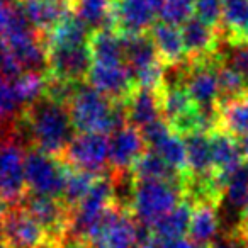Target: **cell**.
Wrapping results in <instances>:
<instances>
[{
  "mask_svg": "<svg viewBox=\"0 0 248 248\" xmlns=\"http://www.w3.org/2000/svg\"><path fill=\"white\" fill-rule=\"evenodd\" d=\"M16 131L28 146L60 158L73 140L75 128L66 102L45 93L39 100L26 107L16 124Z\"/></svg>",
  "mask_w": 248,
  "mask_h": 248,
  "instance_id": "obj_1",
  "label": "cell"
},
{
  "mask_svg": "<svg viewBox=\"0 0 248 248\" xmlns=\"http://www.w3.org/2000/svg\"><path fill=\"white\" fill-rule=\"evenodd\" d=\"M73 128L78 133L117 131L126 126V110L123 102H116L93 89L90 83H77L66 100Z\"/></svg>",
  "mask_w": 248,
  "mask_h": 248,
  "instance_id": "obj_2",
  "label": "cell"
},
{
  "mask_svg": "<svg viewBox=\"0 0 248 248\" xmlns=\"http://www.w3.org/2000/svg\"><path fill=\"white\" fill-rule=\"evenodd\" d=\"M184 199V186L180 182L133 180L128 207L141 226H150L179 206Z\"/></svg>",
  "mask_w": 248,
  "mask_h": 248,
  "instance_id": "obj_3",
  "label": "cell"
},
{
  "mask_svg": "<svg viewBox=\"0 0 248 248\" xmlns=\"http://www.w3.org/2000/svg\"><path fill=\"white\" fill-rule=\"evenodd\" d=\"M29 146L16 128L0 133V197L9 206H19L28 194L26 152Z\"/></svg>",
  "mask_w": 248,
  "mask_h": 248,
  "instance_id": "obj_4",
  "label": "cell"
},
{
  "mask_svg": "<svg viewBox=\"0 0 248 248\" xmlns=\"http://www.w3.org/2000/svg\"><path fill=\"white\" fill-rule=\"evenodd\" d=\"M83 241L90 248H135L140 243V224L128 206L116 202L90 228Z\"/></svg>",
  "mask_w": 248,
  "mask_h": 248,
  "instance_id": "obj_5",
  "label": "cell"
},
{
  "mask_svg": "<svg viewBox=\"0 0 248 248\" xmlns=\"http://www.w3.org/2000/svg\"><path fill=\"white\" fill-rule=\"evenodd\" d=\"M66 169L60 158L29 146L26 152V184L28 192L53 196L62 199Z\"/></svg>",
  "mask_w": 248,
  "mask_h": 248,
  "instance_id": "obj_6",
  "label": "cell"
},
{
  "mask_svg": "<svg viewBox=\"0 0 248 248\" xmlns=\"http://www.w3.org/2000/svg\"><path fill=\"white\" fill-rule=\"evenodd\" d=\"M70 169L97 175L109 172V140L104 133H78L60 156Z\"/></svg>",
  "mask_w": 248,
  "mask_h": 248,
  "instance_id": "obj_7",
  "label": "cell"
},
{
  "mask_svg": "<svg viewBox=\"0 0 248 248\" xmlns=\"http://www.w3.org/2000/svg\"><path fill=\"white\" fill-rule=\"evenodd\" d=\"M2 238L9 248H56L49 233L22 206H11L2 217Z\"/></svg>",
  "mask_w": 248,
  "mask_h": 248,
  "instance_id": "obj_8",
  "label": "cell"
},
{
  "mask_svg": "<svg viewBox=\"0 0 248 248\" xmlns=\"http://www.w3.org/2000/svg\"><path fill=\"white\" fill-rule=\"evenodd\" d=\"M19 206L24 207L48 231L56 245H60L70 236L72 209H68L60 197L28 192Z\"/></svg>",
  "mask_w": 248,
  "mask_h": 248,
  "instance_id": "obj_9",
  "label": "cell"
},
{
  "mask_svg": "<svg viewBox=\"0 0 248 248\" xmlns=\"http://www.w3.org/2000/svg\"><path fill=\"white\" fill-rule=\"evenodd\" d=\"M89 45L82 46H49L48 75L65 83H82L92 68Z\"/></svg>",
  "mask_w": 248,
  "mask_h": 248,
  "instance_id": "obj_10",
  "label": "cell"
},
{
  "mask_svg": "<svg viewBox=\"0 0 248 248\" xmlns=\"http://www.w3.org/2000/svg\"><path fill=\"white\" fill-rule=\"evenodd\" d=\"M163 0H112V29L119 34H145L155 24Z\"/></svg>",
  "mask_w": 248,
  "mask_h": 248,
  "instance_id": "obj_11",
  "label": "cell"
},
{
  "mask_svg": "<svg viewBox=\"0 0 248 248\" xmlns=\"http://www.w3.org/2000/svg\"><path fill=\"white\" fill-rule=\"evenodd\" d=\"M148 150L141 131L131 124L112 133L109 140V172L116 175L131 173L136 160Z\"/></svg>",
  "mask_w": 248,
  "mask_h": 248,
  "instance_id": "obj_12",
  "label": "cell"
},
{
  "mask_svg": "<svg viewBox=\"0 0 248 248\" xmlns=\"http://www.w3.org/2000/svg\"><path fill=\"white\" fill-rule=\"evenodd\" d=\"M87 82L116 102L126 100L129 93L136 89L133 73L126 65H95L93 63Z\"/></svg>",
  "mask_w": 248,
  "mask_h": 248,
  "instance_id": "obj_13",
  "label": "cell"
},
{
  "mask_svg": "<svg viewBox=\"0 0 248 248\" xmlns=\"http://www.w3.org/2000/svg\"><path fill=\"white\" fill-rule=\"evenodd\" d=\"M186 46L187 62H199L217 55L221 48V32L207 26L199 17H190L180 26Z\"/></svg>",
  "mask_w": 248,
  "mask_h": 248,
  "instance_id": "obj_14",
  "label": "cell"
},
{
  "mask_svg": "<svg viewBox=\"0 0 248 248\" xmlns=\"http://www.w3.org/2000/svg\"><path fill=\"white\" fill-rule=\"evenodd\" d=\"M211 138V152H213V169H214V179L224 190L226 180L240 169V165L245 162V156L241 153L240 143L236 138L230 136L224 131L209 133Z\"/></svg>",
  "mask_w": 248,
  "mask_h": 248,
  "instance_id": "obj_15",
  "label": "cell"
},
{
  "mask_svg": "<svg viewBox=\"0 0 248 248\" xmlns=\"http://www.w3.org/2000/svg\"><path fill=\"white\" fill-rule=\"evenodd\" d=\"M128 124L143 129L162 117V97L160 89L136 87L126 100H123Z\"/></svg>",
  "mask_w": 248,
  "mask_h": 248,
  "instance_id": "obj_16",
  "label": "cell"
},
{
  "mask_svg": "<svg viewBox=\"0 0 248 248\" xmlns=\"http://www.w3.org/2000/svg\"><path fill=\"white\" fill-rule=\"evenodd\" d=\"M148 34L153 39L156 53L165 66H177L187 62L182 31L179 26H172L160 21L153 24Z\"/></svg>",
  "mask_w": 248,
  "mask_h": 248,
  "instance_id": "obj_17",
  "label": "cell"
},
{
  "mask_svg": "<svg viewBox=\"0 0 248 248\" xmlns=\"http://www.w3.org/2000/svg\"><path fill=\"white\" fill-rule=\"evenodd\" d=\"M190 217H192V204L184 199L170 213H167L165 216L156 219L150 226H145L146 240L152 238V240L156 241H173L184 238L186 233H189Z\"/></svg>",
  "mask_w": 248,
  "mask_h": 248,
  "instance_id": "obj_18",
  "label": "cell"
},
{
  "mask_svg": "<svg viewBox=\"0 0 248 248\" xmlns=\"http://www.w3.org/2000/svg\"><path fill=\"white\" fill-rule=\"evenodd\" d=\"M89 49L95 65H126L124 39L119 32L110 28L92 31Z\"/></svg>",
  "mask_w": 248,
  "mask_h": 248,
  "instance_id": "obj_19",
  "label": "cell"
},
{
  "mask_svg": "<svg viewBox=\"0 0 248 248\" xmlns=\"http://www.w3.org/2000/svg\"><path fill=\"white\" fill-rule=\"evenodd\" d=\"M187 148V163H189V179L207 180L214 177L213 152H211L209 133H190L182 136Z\"/></svg>",
  "mask_w": 248,
  "mask_h": 248,
  "instance_id": "obj_20",
  "label": "cell"
},
{
  "mask_svg": "<svg viewBox=\"0 0 248 248\" xmlns=\"http://www.w3.org/2000/svg\"><path fill=\"white\" fill-rule=\"evenodd\" d=\"M14 2L26 16L29 24L45 34L66 12L72 11L68 4L56 0H14Z\"/></svg>",
  "mask_w": 248,
  "mask_h": 248,
  "instance_id": "obj_21",
  "label": "cell"
},
{
  "mask_svg": "<svg viewBox=\"0 0 248 248\" xmlns=\"http://www.w3.org/2000/svg\"><path fill=\"white\" fill-rule=\"evenodd\" d=\"M217 207L219 206L213 202H197L192 206L189 238L194 243L209 248L216 241L217 231H219Z\"/></svg>",
  "mask_w": 248,
  "mask_h": 248,
  "instance_id": "obj_22",
  "label": "cell"
},
{
  "mask_svg": "<svg viewBox=\"0 0 248 248\" xmlns=\"http://www.w3.org/2000/svg\"><path fill=\"white\" fill-rule=\"evenodd\" d=\"M92 31L73 11L66 12L48 32L46 43L49 46H82L89 45Z\"/></svg>",
  "mask_w": 248,
  "mask_h": 248,
  "instance_id": "obj_23",
  "label": "cell"
},
{
  "mask_svg": "<svg viewBox=\"0 0 248 248\" xmlns=\"http://www.w3.org/2000/svg\"><path fill=\"white\" fill-rule=\"evenodd\" d=\"M217 129L238 140L248 135V92L221 104L217 110Z\"/></svg>",
  "mask_w": 248,
  "mask_h": 248,
  "instance_id": "obj_24",
  "label": "cell"
},
{
  "mask_svg": "<svg viewBox=\"0 0 248 248\" xmlns=\"http://www.w3.org/2000/svg\"><path fill=\"white\" fill-rule=\"evenodd\" d=\"M219 31L226 43H248V0H224Z\"/></svg>",
  "mask_w": 248,
  "mask_h": 248,
  "instance_id": "obj_25",
  "label": "cell"
},
{
  "mask_svg": "<svg viewBox=\"0 0 248 248\" xmlns=\"http://www.w3.org/2000/svg\"><path fill=\"white\" fill-rule=\"evenodd\" d=\"M155 153H158L163 158V162L173 169L177 173L187 179L189 175V163H187V148L186 141L180 135H177L173 129L162 136L158 141H155L152 146H148Z\"/></svg>",
  "mask_w": 248,
  "mask_h": 248,
  "instance_id": "obj_26",
  "label": "cell"
},
{
  "mask_svg": "<svg viewBox=\"0 0 248 248\" xmlns=\"http://www.w3.org/2000/svg\"><path fill=\"white\" fill-rule=\"evenodd\" d=\"M131 177L133 180H172V182H180L182 186L186 180L180 173L170 169L158 153L150 148L136 160L131 169Z\"/></svg>",
  "mask_w": 248,
  "mask_h": 248,
  "instance_id": "obj_27",
  "label": "cell"
},
{
  "mask_svg": "<svg viewBox=\"0 0 248 248\" xmlns=\"http://www.w3.org/2000/svg\"><path fill=\"white\" fill-rule=\"evenodd\" d=\"M72 11L89 26L90 31L112 29V0H73Z\"/></svg>",
  "mask_w": 248,
  "mask_h": 248,
  "instance_id": "obj_28",
  "label": "cell"
},
{
  "mask_svg": "<svg viewBox=\"0 0 248 248\" xmlns=\"http://www.w3.org/2000/svg\"><path fill=\"white\" fill-rule=\"evenodd\" d=\"M97 173L85 172V170H77V169H66V179H65V189L62 194V201L66 204L68 209H75L83 197L90 192L92 186L97 180Z\"/></svg>",
  "mask_w": 248,
  "mask_h": 248,
  "instance_id": "obj_29",
  "label": "cell"
},
{
  "mask_svg": "<svg viewBox=\"0 0 248 248\" xmlns=\"http://www.w3.org/2000/svg\"><path fill=\"white\" fill-rule=\"evenodd\" d=\"M12 82H14V89L17 92L19 100L26 109L46 93L48 72H24L19 77H16Z\"/></svg>",
  "mask_w": 248,
  "mask_h": 248,
  "instance_id": "obj_30",
  "label": "cell"
},
{
  "mask_svg": "<svg viewBox=\"0 0 248 248\" xmlns=\"http://www.w3.org/2000/svg\"><path fill=\"white\" fill-rule=\"evenodd\" d=\"M223 199L230 204L231 209L243 211L248 206V160H245L240 169L226 180Z\"/></svg>",
  "mask_w": 248,
  "mask_h": 248,
  "instance_id": "obj_31",
  "label": "cell"
},
{
  "mask_svg": "<svg viewBox=\"0 0 248 248\" xmlns=\"http://www.w3.org/2000/svg\"><path fill=\"white\" fill-rule=\"evenodd\" d=\"M217 83H219L221 104L226 100L236 99L248 92V82L231 66L223 63V60L217 65Z\"/></svg>",
  "mask_w": 248,
  "mask_h": 248,
  "instance_id": "obj_32",
  "label": "cell"
},
{
  "mask_svg": "<svg viewBox=\"0 0 248 248\" xmlns=\"http://www.w3.org/2000/svg\"><path fill=\"white\" fill-rule=\"evenodd\" d=\"M194 4L190 0H163L160 5L158 17L162 22L172 26H182L192 17Z\"/></svg>",
  "mask_w": 248,
  "mask_h": 248,
  "instance_id": "obj_33",
  "label": "cell"
},
{
  "mask_svg": "<svg viewBox=\"0 0 248 248\" xmlns=\"http://www.w3.org/2000/svg\"><path fill=\"white\" fill-rule=\"evenodd\" d=\"M219 56L248 82V43H226L219 48Z\"/></svg>",
  "mask_w": 248,
  "mask_h": 248,
  "instance_id": "obj_34",
  "label": "cell"
},
{
  "mask_svg": "<svg viewBox=\"0 0 248 248\" xmlns=\"http://www.w3.org/2000/svg\"><path fill=\"white\" fill-rule=\"evenodd\" d=\"M223 7H224V0H196L194 2L196 17H199L202 22H206L207 26L217 29V31L221 29Z\"/></svg>",
  "mask_w": 248,
  "mask_h": 248,
  "instance_id": "obj_35",
  "label": "cell"
},
{
  "mask_svg": "<svg viewBox=\"0 0 248 248\" xmlns=\"http://www.w3.org/2000/svg\"><path fill=\"white\" fill-rule=\"evenodd\" d=\"M211 248H245V247L241 245L240 238H238L233 231H230V233L224 234L223 238L214 241V243L211 245Z\"/></svg>",
  "mask_w": 248,
  "mask_h": 248,
  "instance_id": "obj_36",
  "label": "cell"
},
{
  "mask_svg": "<svg viewBox=\"0 0 248 248\" xmlns=\"http://www.w3.org/2000/svg\"><path fill=\"white\" fill-rule=\"evenodd\" d=\"M56 248H90V247H89V243H87V241L78 240V238L68 236L65 241H62V243H60Z\"/></svg>",
  "mask_w": 248,
  "mask_h": 248,
  "instance_id": "obj_37",
  "label": "cell"
},
{
  "mask_svg": "<svg viewBox=\"0 0 248 248\" xmlns=\"http://www.w3.org/2000/svg\"><path fill=\"white\" fill-rule=\"evenodd\" d=\"M240 148H241V153H243L245 160H248V135L243 136V138H240Z\"/></svg>",
  "mask_w": 248,
  "mask_h": 248,
  "instance_id": "obj_38",
  "label": "cell"
},
{
  "mask_svg": "<svg viewBox=\"0 0 248 248\" xmlns=\"http://www.w3.org/2000/svg\"><path fill=\"white\" fill-rule=\"evenodd\" d=\"M240 223L248 224V206L245 207L243 211H241V214H240Z\"/></svg>",
  "mask_w": 248,
  "mask_h": 248,
  "instance_id": "obj_39",
  "label": "cell"
},
{
  "mask_svg": "<svg viewBox=\"0 0 248 248\" xmlns=\"http://www.w3.org/2000/svg\"><path fill=\"white\" fill-rule=\"evenodd\" d=\"M0 248H9V247H7V243H5L4 238H2V236H0Z\"/></svg>",
  "mask_w": 248,
  "mask_h": 248,
  "instance_id": "obj_40",
  "label": "cell"
},
{
  "mask_svg": "<svg viewBox=\"0 0 248 248\" xmlns=\"http://www.w3.org/2000/svg\"><path fill=\"white\" fill-rule=\"evenodd\" d=\"M56 2H65V4L70 5V9H72V5H73V0H56Z\"/></svg>",
  "mask_w": 248,
  "mask_h": 248,
  "instance_id": "obj_41",
  "label": "cell"
},
{
  "mask_svg": "<svg viewBox=\"0 0 248 248\" xmlns=\"http://www.w3.org/2000/svg\"><path fill=\"white\" fill-rule=\"evenodd\" d=\"M190 2H192V4H194V2H196V0H190Z\"/></svg>",
  "mask_w": 248,
  "mask_h": 248,
  "instance_id": "obj_42",
  "label": "cell"
},
{
  "mask_svg": "<svg viewBox=\"0 0 248 248\" xmlns=\"http://www.w3.org/2000/svg\"><path fill=\"white\" fill-rule=\"evenodd\" d=\"M2 131H4V129H0V133H2Z\"/></svg>",
  "mask_w": 248,
  "mask_h": 248,
  "instance_id": "obj_43",
  "label": "cell"
}]
</instances>
